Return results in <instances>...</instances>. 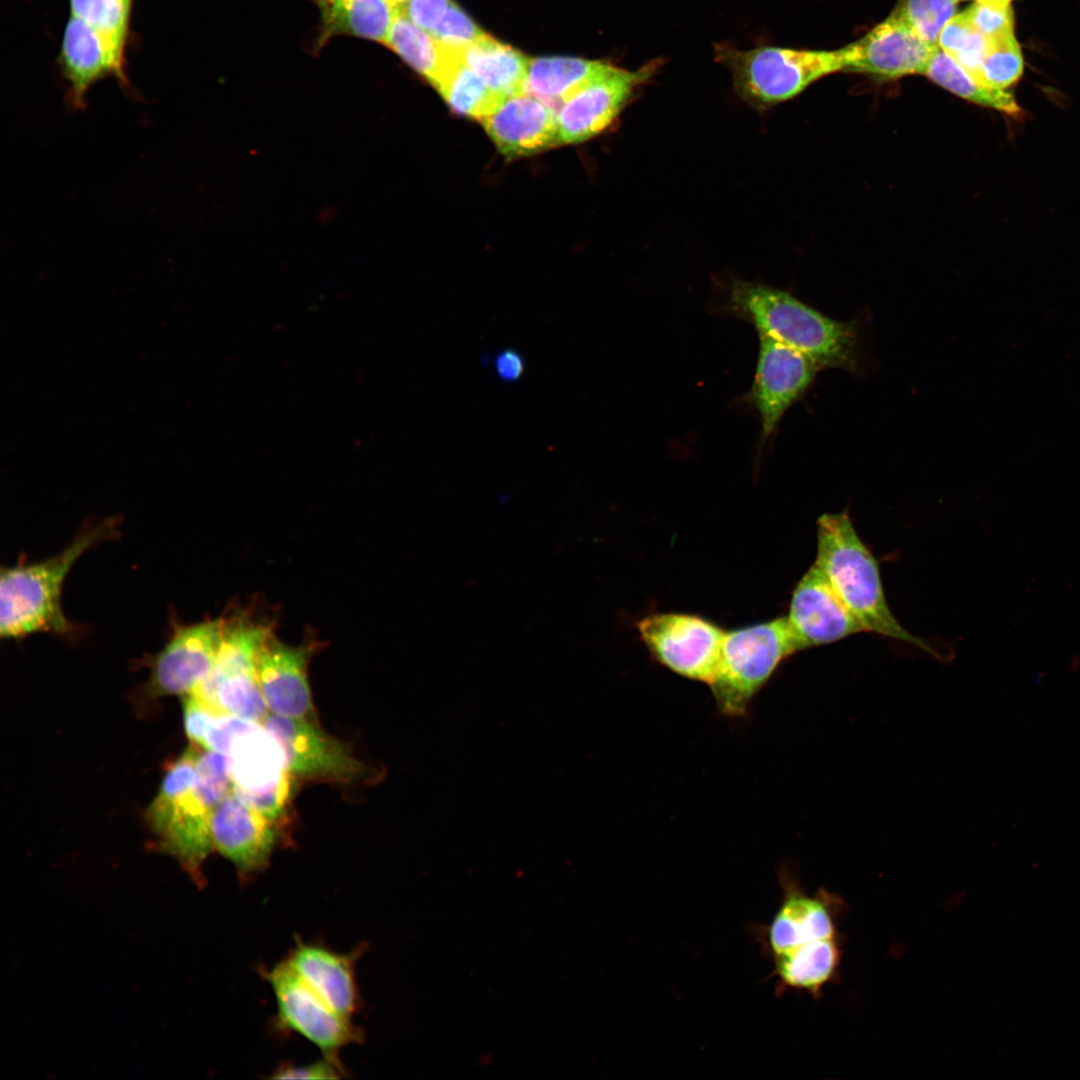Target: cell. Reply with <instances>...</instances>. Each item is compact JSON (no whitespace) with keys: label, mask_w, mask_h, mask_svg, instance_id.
<instances>
[{"label":"cell","mask_w":1080,"mask_h":1080,"mask_svg":"<svg viewBox=\"0 0 1080 1080\" xmlns=\"http://www.w3.org/2000/svg\"><path fill=\"white\" fill-rule=\"evenodd\" d=\"M842 49L844 71L893 79L925 74L938 47L924 41L900 16L892 12L862 38Z\"/></svg>","instance_id":"cell-13"},{"label":"cell","mask_w":1080,"mask_h":1080,"mask_svg":"<svg viewBox=\"0 0 1080 1080\" xmlns=\"http://www.w3.org/2000/svg\"><path fill=\"white\" fill-rule=\"evenodd\" d=\"M1023 69V56L1014 33L987 39L979 72L981 83L1007 90L1020 79Z\"/></svg>","instance_id":"cell-32"},{"label":"cell","mask_w":1080,"mask_h":1080,"mask_svg":"<svg viewBox=\"0 0 1080 1080\" xmlns=\"http://www.w3.org/2000/svg\"><path fill=\"white\" fill-rule=\"evenodd\" d=\"M961 1H965V0H961Z\"/></svg>","instance_id":"cell-42"},{"label":"cell","mask_w":1080,"mask_h":1080,"mask_svg":"<svg viewBox=\"0 0 1080 1080\" xmlns=\"http://www.w3.org/2000/svg\"><path fill=\"white\" fill-rule=\"evenodd\" d=\"M275 827L239 800L233 789L216 806L211 820L214 847L234 864L242 879L268 865L277 841Z\"/></svg>","instance_id":"cell-17"},{"label":"cell","mask_w":1080,"mask_h":1080,"mask_svg":"<svg viewBox=\"0 0 1080 1080\" xmlns=\"http://www.w3.org/2000/svg\"><path fill=\"white\" fill-rule=\"evenodd\" d=\"M311 646H289L273 632L265 639L257 657V676L270 713L311 719L313 703L308 683Z\"/></svg>","instance_id":"cell-19"},{"label":"cell","mask_w":1080,"mask_h":1080,"mask_svg":"<svg viewBox=\"0 0 1080 1080\" xmlns=\"http://www.w3.org/2000/svg\"><path fill=\"white\" fill-rule=\"evenodd\" d=\"M115 521L88 527L60 553L30 565L2 568L0 580V633L21 638L37 632L70 630L61 607L64 580L77 559L94 545L111 538Z\"/></svg>","instance_id":"cell-4"},{"label":"cell","mask_w":1080,"mask_h":1080,"mask_svg":"<svg viewBox=\"0 0 1080 1080\" xmlns=\"http://www.w3.org/2000/svg\"><path fill=\"white\" fill-rule=\"evenodd\" d=\"M320 8L324 38L349 34L385 44L400 10L396 0H315Z\"/></svg>","instance_id":"cell-23"},{"label":"cell","mask_w":1080,"mask_h":1080,"mask_svg":"<svg viewBox=\"0 0 1080 1080\" xmlns=\"http://www.w3.org/2000/svg\"><path fill=\"white\" fill-rule=\"evenodd\" d=\"M262 726L280 744L286 767L295 778L350 784L368 776L369 769L348 744L328 735L310 719L269 713Z\"/></svg>","instance_id":"cell-10"},{"label":"cell","mask_w":1080,"mask_h":1080,"mask_svg":"<svg viewBox=\"0 0 1080 1080\" xmlns=\"http://www.w3.org/2000/svg\"><path fill=\"white\" fill-rule=\"evenodd\" d=\"M819 366L806 355L768 337L759 336V351L750 401L765 441L787 410L811 385Z\"/></svg>","instance_id":"cell-12"},{"label":"cell","mask_w":1080,"mask_h":1080,"mask_svg":"<svg viewBox=\"0 0 1080 1080\" xmlns=\"http://www.w3.org/2000/svg\"><path fill=\"white\" fill-rule=\"evenodd\" d=\"M227 757L238 797L266 791L288 772L280 744L262 724L238 736Z\"/></svg>","instance_id":"cell-22"},{"label":"cell","mask_w":1080,"mask_h":1080,"mask_svg":"<svg viewBox=\"0 0 1080 1080\" xmlns=\"http://www.w3.org/2000/svg\"><path fill=\"white\" fill-rule=\"evenodd\" d=\"M986 46L987 39L974 28L965 10L948 21L938 39V48L979 82Z\"/></svg>","instance_id":"cell-31"},{"label":"cell","mask_w":1080,"mask_h":1080,"mask_svg":"<svg viewBox=\"0 0 1080 1080\" xmlns=\"http://www.w3.org/2000/svg\"><path fill=\"white\" fill-rule=\"evenodd\" d=\"M782 882L783 902L769 928L773 955L839 937L836 926L839 898L825 889L808 895L784 874Z\"/></svg>","instance_id":"cell-21"},{"label":"cell","mask_w":1080,"mask_h":1080,"mask_svg":"<svg viewBox=\"0 0 1080 1080\" xmlns=\"http://www.w3.org/2000/svg\"><path fill=\"white\" fill-rule=\"evenodd\" d=\"M924 75L969 102L1017 119L1023 117V111L1012 93L980 83L939 48L934 53Z\"/></svg>","instance_id":"cell-28"},{"label":"cell","mask_w":1080,"mask_h":1080,"mask_svg":"<svg viewBox=\"0 0 1080 1080\" xmlns=\"http://www.w3.org/2000/svg\"><path fill=\"white\" fill-rule=\"evenodd\" d=\"M224 618L179 626L153 663L157 695L192 692L209 675L223 638Z\"/></svg>","instance_id":"cell-15"},{"label":"cell","mask_w":1080,"mask_h":1080,"mask_svg":"<svg viewBox=\"0 0 1080 1080\" xmlns=\"http://www.w3.org/2000/svg\"><path fill=\"white\" fill-rule=\"evenodd\" d=\"M345 1076V1069L341 1062L330 1058L323 1059L307 1065H282L271 1075L274 1079H339Z\"/></svg>","instance_id":"cell-37"},{"label":"cell","mask_w":1080,"mask_h":1080,"mask_svg":"<svg viewBox=\"0 0 1080 1080\" xmlns=\"http://www.w3.org/2000/svg\"><path fill=\"white\" fill-rule=\"evenodd\" d=\"M636 628L656 662L682 677L712 681L725 636L720 626L694 614L663 612L643 617Z\"/></svg>","instance_id":"cell-8"},{"label":"cell","mask_w":1080,"mask_h":1080,"mask_svg":"<svg viewBox=\"0 0 1080 1080\" xmlns=\"http://www.w3.org/2000/svg\"><path fill=\"white\" fill-rule=\"evenodd\" d=\"M959 0H900L894 13L924 41L938 47L944 26L956 15Z\"/></svg>","instance_id":"cell-33"},{"label":"cell","mask_w":1080,"mask_h":1080,"mask_svg":"<svg viewBox=\"0 0 1080 1080\" xmlns=\"http://www.w3.org/2000/svg\"><path fill=\"white\" fill-rule=\"evenodd\" d=\"M965 11L974 28L986 39L1014 33V15L1010 4L976 0Z\"/></svg>","instance_id":"cell-35"},{"label":"cell","mask_w":1080,"mask_h":1080,"mask_svg":"<svg viewBox=\"0 0 1080 1080\" xmlns=\"http://www.w3.org/2000/svg\"><path fill=\"white\" fill-rule=\"evenodd\" d=\"M76 16L125 52L129 37L132 0H69Z\"/></svg>","instance_id":"cell-30"},{"label":"cell","mask_w":1080,"mask_h":1080,"mask_svg":"<svg viewBox=\"0 0 1080 1080\" xmlns=\"http://www.w3.org/2000/svg\"><path fill=\"white\" fill-rule=\"evenodd\" d=\"M257 657L248 639L224 638L209 675L190 693L220 714L262 724L269 710L258 681Z\"/></svg>","instance_id":"cell-11"},{"label":"cell","mask_w":1080,"mask_h":1080,"mask_svg":"<svg viewBox=\"0 0 1080 1080\" xmlns=\"http://www.w3.org/2000/svg\"><path fill=\"white\" fill-rule=\"evenodd\" d=\"M480 123L508 159L560 145L556 111L527 92L503 99Z\"/></svg>","instance_id":"cell-18"},{"label":"cell","mask_w":1080,"mask_h":1080,"mask_svg":"<svg viewBox=\"0 0 1080 1080\" xmlns=\"http://www.w3.org/2000/svg\"><path fill=\"white\" fill-rule=\"evenodd\" d=\"M451 0H410L405 8L408 17L431 34L447 12Z\"/></svg>","instance_id":"cell-38"},{"label":"cell","mask_w":1080,"mask_h":1080,"mask_svg":"<svg viewBox=\"0 0 1080 1080\" xmlns=\"http://www.w3.org/2000/svg\"><path fill=\"white\" fill-rule=\"evenodd\" d=\"M58 62L68 85V103L74 109H82L88 90L106 77L129 86L125 52L76 16L70 15L65 25Z\"/></svg>","instance_id":"cell-16"},{"label":"cell","mask_w":1080,"mask_h":1080,"mask_svg":"<svg viewBox=\"0 0 1080 1080\" xmlns=\"http://www.w3.org/2000/svg\"><path fill=\"white\" fill-rule=\"evenodd\" d=\"M462 52L453 53L434 88L455 113L480 121L505 98L466 65Z\"/></svg>","instance_id":"cell-27"},{"label":"cell","mask_w":1080,"mask_h":1080,"mask_svg":"<svg viewBox=\"0 0 1080 1080\" xmlns=\"http://www.w3.org/2000/svg\"><path fill=\"white\" fill-rule=\"evenodd\" d=\"M462 58L501 97L526 92L530 59L517 49L485 34L463 50Z\"/></svg>","instance_id":"cell-24"},{"label":"cell","mask_w":1080,"mask_h":1080,"mask_svg":"<svg viewBox=\"0 0 1080 1080\" xmlns=\"http://www.w3.org/2000/svg\"><path fill=\"white\" fill-rule=\"evenodd\" d=\"M363 952H336L324 944L297 938L285 958L299 977L335 1011L352 1018L360 998L355 963Z\"/></svg>","instance_id":"cell-20"},{"label":"cell","mask_w":1080,"mask_h":1080,"mask_svg":"<svg viewBox=\"0 0 1080 1080\" xmlns=\"http://www.w3.org/2000/svg\"><path fill=\"white\" fill-rule=\"evenodd\" d=\"M798 651L786 616L725 631L720 661L709 683L720 712L744 715L778 666Z\"/></svg>","instance_id":"cell-6"},{"label":"cell","mask_w":1080,"mask_h":1080,"mask_svg":"<svg viewBox=\"0 0 1080 1080\" xmlns=\"http://www.w3.org/2000/svg\"><path fill=\"white\" fill-rule=\"evenodd\" d=\"M658 66L655 60L629 71L606 63L557 110L560 144H579L607 129Z\"/></svg>","instance_id":"cell-9"},{"label":"cell","mask_w":1080,"mask_h":1080,"mask_svg":"<svg viewBox=\"0 0 1080 1080\" xmlns=\"http://www.w3.org/2000/svg\"><path fill=\"white\" fill-rule=\"evenodd\" d=\"M385 45L433 87L444 71L450 55L446 47L417 26L402 9L394 18Z\"/></svg>","instance_id":"cell-29"},{"label":"cell","mask_w":1080,"mask_h":1080,"mask_svg":"<svg viewBox=\"0 0 1080 1080\" xmlns=\"http://www.w3.org/2000/svg\"><path fill=\"white\" fill-rule=\"evenodd\" d=\"M729 309L759 333L812 359L819 368L854 371L857 334L853 322L827 317L786 291L750 281H736Z\"/></svg>","instance_id":"cell-2"},{"label":"cell","mask_w":1080,"mask_h":1080,"mask_svg":"<svg viewBox=\"0 0 1080 1080\" xmlns=\"http://www.w3.org/2000/svg\"><path fill=\"white\" fill-rule=\"evenodd\" d=\"M814 564L824 573L864 631L900 640L936 655L906 630L890 610L877 559L861 540L850 516L825 513L817 520Z\"/></svg>","instance_id":"cell-3"},{"label":"cell","mask_w":1080,"mask_h":1080,"mask_svg":"<svg viewBox=\"0 0 1080 1080\" xmlns=\"http://www.w3.org/2000/svg\"><path fill=\"white\" fill-rule=\"evenodd\" d=\"M783 985L805 990L815 997L837 975L841 961L840 937L812 942L774 955Z\"/></svg>","instance_id":"cell-25"},{"label":"cell","mask_w":1080,"mask_h":1080,"mask_svg":"<svg viewBox=\"0 0 1080 1080\" xmlns=\"http://www.w3.org/2000/svg\"><path fill=\"white\" fill-rule=\"evenodd\" d=\"M193 743L168 768L147 820L159 847L176 858L194 880L214 847L211 820L232 791L227 756Z\"/></svg>","instance_id":"cell-1"},{"label":"cell","mask_w":1080,"mask_h":1080,"mask_svg":"<svg viewBox=\"0 0 1080 1080\" xmlns=\"http://www.w3.org/2000/svg\"><path fill=\"white\" fill-rule=\"evenodd\" d=\"M259 725L233 715L218 714L208 725L201 748L228 756L234 740Z\"/></svg>","instance_id":"cell-36"},{"label":"cell","mask_w":1080,"mask_h":1080,"mask_svg":"<svg viewBox=\"0 0 1080 1080\" xmlns=\"http://www.w3.org/2000/svg\"><path fill=\"white\" fill-rule=\"evenodd\" d=\"M605 65L606 62L574 57L530 59L525 91L557 112L571 94Z\"/></svg>","instance_id":"cell-26"},{"label":"cell","mask_w":1080,"mask_h":1080,"mask_svg":"<svg viewBox=\"0 0 1080 1080\" xmlns=\"http://www.w3.org/2000/svg\"><path fill=\"white\" fill-rule=\"evenodd\" d=\"M261 976L271 987L277 1014V1027L295 1032L313 1043L324 1057L341 1062L339 1051L363 1040V1032L329 1006L282 960L261 969Z\"/></svg>","instance_id":"cell-7"},{"label":"cell","mask_w":1080,"mask_h":1080,"mask_svg":"<svg viewBox=\"0 0 1080 1080\" xmlns=\"http://www.w3.org/2000/svg\"><path fill=\"white\" fill-rule=\"evenodd\" d=\"M495 367L497 375L504 381H514L523 374L524 361L518 352L505 350L497 356Z\"/></svg>","instance_id":"cell-39"},{"label":"cell","mask_w":1080,"mask_h":1080,"mask_svg":"<svg viewBox=\"0 0 1080 1080\" xmlns=\"http://www.w3.org/2000/svg\"><path fill=\"white\" fill-rule=\"evenodd\" d=\"M715 58L730 71L737 94L759 109L791 99L821 77L845 69L842 48L815 51L765 46L741 50L719 43Z\"/></svg>","instance_id":"cell-5"},{"label":"cell","mask_w":1080,"mask_h":1080,"mask_svg":"<svg viewBox=\"0 0 1080 1080\" xmlns=\"http://www.w3.org/2000/svg\"><path fill=\"white\" fill-rule=\"evenodd\" d=\"M485 34L457 4L451 1L447 12L430 35L442 46L464 50Z\"/></svg>","instance_id":"cell-34"},{"label":"cell","mask_w":1080,"mask_h":1080,"mask_svg":"<svg viewBox=\"0 0 1080 1080\" xmlns=\"http://www.w3.org/2000/svg\"><path fill=\"white\" fill-rule=\"evenodd\" d=\"M409 1L410 0H396L399 8L402 9V10H405V8H406L407 4L409 3Z\"/></svg>","instance_id":"cell-40"},{"label":"cell","mask_w":1080,"mask_h":1080,"mask_svg":"<svg viewBox=\"0 0 1080 1080\" xmlns=\"http://www.w3.org/2000/svg\"><path fill=\"white\" fill-rule=\"evenodd\" d=\"M786 619L799 651L864 631L815 564L794 587Z\"/></svg>","instance_id":"cell-14"},{"label":"cell","mask_w":1080,"mask_h":1080,"mask_svg":"<svg viewBox=\"0 0 1080 1080\" xmlns=\"http://www.w3.org/2000/svg\"><path fill=\"white\" fill-rule=\"evenodd\" d=\"M984 1H994V2L1005 3V4H1010V2H1011V0H984Z\"/></svg>","instance_id":"cell-41"}]
</instances>
